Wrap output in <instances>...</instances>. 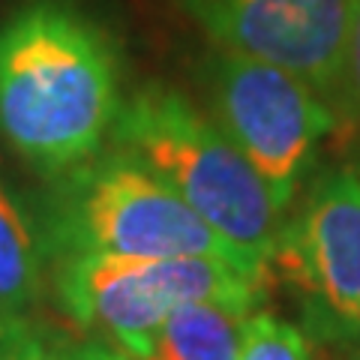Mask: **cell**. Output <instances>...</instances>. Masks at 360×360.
Returning <instances> with one entry per match:
<instances>
[{"label": "cell", "instance_id": "1", "mask_svg": "<svg viewBox=\"0 0 360 360\" xmlns=\"http://www.w3.org/2000/svg\"><path fill=\"white\" fill-rule=\"evenodd\" d=\"M117 111L115 54L90 21L37 4L0 27V135L25 160L45 172L87 162Z\"/></svg>", "mask_w": 360, "mask_h": 360}, {"label": "cell", "instance_id": "2", "mask_svg": "<svg viewBox=\"0 0 360 360\" xmlns=\"http://www.w3.org/2000/svg\"><path fill=\"white\" fill-rule=\"evenodd\" d=\"M111 139L156 172L219 238L270 279L285 217L250 160L172 87H144L120 105Z\"/></svg>", "mask_w": 360, "mask_h": 360}, {"label": "cell", "instance_id": "3", "mask_svg": "<svg viewBox=\"0 0 360 360\" xmlns=\"http://www.w3.org/2000/svg\"><path fill=\"white\" fill-rule=\"evenodd\" d=\"M63 174L51 213V243L60 258H222L267 283L139 156L115 148Z\"/></svg>", "mask_w": 360, "mask_h": 360}, {"label": "cell", "instance_id": "4", "mask_svg": "<svg viewBox=\"0 0 360 360\" xmlns=\"http://www.w3.org/2000/svg\"><path fill=\"white\" fill-rule=\"evenodd\" d=\"M267 283L222 258H135V255H63L58 295L84 330L111 348L144 360L153 333L174 309L198 300L262 307Z\"/></svg>", "mask_w": 360, "mask_h": 360}, {"label": "cell", "instance_id": "5", "mask_svg": "<svg viewBox=\"0 0 360 360\" xmlns=\"http://www.w3.org/2000/svg\"><path fill=\"white\" fill-rule=\"evenodd\" d=\"M207 108L288 217L324 135L336 129L333 108L295 72L231 51L207 63Z\"/></svg>", "mask_w": 360, "mask_h": 360}, {"label": "cell", "instance_id": "6", "mask_svg": "<svg viewBox=\"0 0 360 360\" xmlns=\"http://www.w3.org/2000/svg\"><path fill=\"white\" fill-rule=\"evenodd\" d=\"M274 267L321 336L360 342V162L328 168L297 195Z\"/></svg>", "mask_w": 360, "mask_h": 360}, {"label": "cell", "instance_id": "7", "mask_svg": "<svg viewBox=\"0 0 360 360\" xmlns=\"http://www.w3.org/2000/svg\"><path fill=\"white\" fill-rule=\"evenodd\" d=\"M219 51L303 78L336 115L354 0H180Z\"/></svg>", "mask_w": 360, "mask_h": 360}, {"label": "cell", "instance_id": "8", "mask_svg": "<svg viewBox=\"0 0 360 360\" xmlns=\"http://www.w3.org/2000/svg\"><path fill=\"white\" fill-rule=\"evenodd\" d=\"M255 309L262 307L229 300L186 303L153 333L144 360H238Z\"/></svg>", "mask_w": 360, "mask_h": 360}, {"label": "cell", "instance_id": "9", "mask_svg": "<svg viewBox=\"0 0 360 360\" xmlns=\"http://www.w3.org/2000/svg\"><path fill=\"white\" fill-rule=\"evenodd\" d=\"M42 291V252L33 225L0 180V319L25 315Z\"/></svg>", "mask_w": 360, "mask_h": 360}, {"label": "cell", "instance_id": "10", "mask_svg": "<svg viewBox=\"0 0 360 360\" xmlns=\"http://www.w3.org/2000/svg\"><path fill=\"white\" fill-rule=\"evenodd\" d=\"M238 360H312L309 336L267 309H255L246 324Z\"/></svg>", "mask_w": 360, "mask_h": 360}, {"label": "cell", "instance_id": "11", "mask_svg": "<svg viewBox=\"0 0 360 360\" xmlns=\"http://www.w3.org/2000/svg\"><path fill=\"white\" fill-rule=\"evenodd\" d=\"M336 123H348L360 132V0L352 6V27H348L340 96H336Z\"/></svg>", "mask_w": 360, "mask_h": 360}, {"label": "cell", "instance_id": "12", "mask_svg": "<svg viewBox=\"0 0 360 360\" xmlns=\"http://www.w3.org/2000/svg\"><path fill=\"white\" fill-rule=\"evenodd\" d=\"M51 354L42 330L27 315L0 319V360H51Z\"/></svg>", "mask_w": 360, "mask_h": 360}, {"label": "cell", "instance_id": "13", "mask_svg": "<svg viewBox=\"0 0 360 360\" xmlns=\"http://www.w3.org/2000/svg\"><path fill=\"white\" fill-rule=\"evenodd\" d=\"M51 360H132V357L103 342H84V345L60 348V352L51 354Z\"/></svg>", "mask_w": 360, "mask_h": 360}]
</instances>
